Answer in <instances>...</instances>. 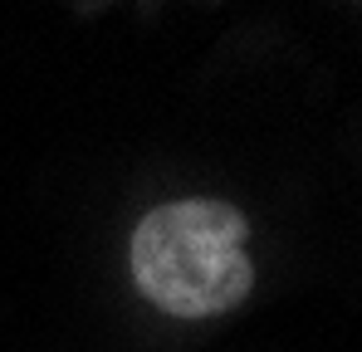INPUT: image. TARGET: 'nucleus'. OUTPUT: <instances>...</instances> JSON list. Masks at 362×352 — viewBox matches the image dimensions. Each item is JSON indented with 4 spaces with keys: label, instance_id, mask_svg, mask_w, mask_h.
<instances>
[{
    "label": "nucleus",
    "instance_id": "obj_1",
    "mask_svg": "<svg viewBox=\"0 0 362 352\" xmlns=\"http://www.w3.org/2000/svg\"><path fill=\"white\" fill-rule=\"evenodd\" d=\"M250 221L230 201L191 196L147 211L132 230V279L172 318H216L240 308L255 289Z\"/></svg>",
    "mask_w": 362,
    "mask_h": 352
}]
</instances>
